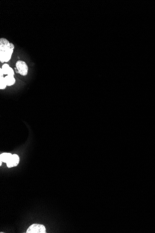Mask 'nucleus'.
<instances>
[{
    "instance_id": "f03ea898",
    "label": "nucleus",
    "mask_w": 155,
    "mask_h": 233,
    "mask_svg": "<svg viewBox=\"0 0 155 233\" xmlns=\"http://www.w3.org/2000/svg\"><path fill=\"white\" fill-rule=\"evenodd\" d=\"M16 68L18 70V73L22 76H26L28 73V67L25 62L22 61H17L16 63Z\"/></svg>"
},
{
    "instance_id": "7ed1b4c3",
    "label": "nucleus",
    "mask_w": 155,
    "mask_h": 233,
    "mask_svg": "<svg viewBox=\"0 0 155 233\" xmlns=\"http://www.w3.org/2000/svg\"><path fill=\"white\" fill-rule=\"evenodd\" d=\"M27 233H45V227L43 225L34 224L27 229Z\"/></svg>"
},
{
    "instance_id": "0eeeda50",
    "label": "nucleus",
    "mask_w": 155,
    "mask_h": 233,
    "mask_svg": "<svg viewBox=\"0 0 155 233\" xmlns=\"http://www.w3.org/2000/svg\"><path fill=\"white\" fill-rule=\"evenodd\" d=\"M5 81L7 86H12L14 85L16 82V80L14 76H7L4 78Z\"/></svg>"
},
{
    "instance_id": "423d86ee",
    "label": "nucleus",
    "mask_w": 155,
    "mask_h": 233,
    "mask_svg": "<svg viewBox=\"0 0 155 233\" xmlns=\"http://www.w3.org/2000/svg\"><path fill=\"white\" fill-rule=\"evenodd\" d=\"M12 155V154L10 153H4L1 154V155H0V162H1L0 165H1L2 162H4V163H7V162L10 161L11 157Z\"/></svg>"
},
{
    "instance_id": "1a4fd4ad",
    "label": "nucleus",
    "mask_w": 155,
    "mask_h": 233,
    "mask_svg": "<svg viewBox=\"0 0 155 233\" xmlns=\"http://www.w3.org/2000/svg\"><path fill=\"white\" fill-rule=\"evenodd\" d=\"M4 73H3V71H2V69L1 68L0 69V76H3Z\"/></svg>"
},
{
    "instance_id": "20e7f679",
    "label": "nucleus",
    "mask_w": 155,
    "mask_h": 233,
    "mask_svg": "<svg viewBox=\"0 0 155 233\" xmlns=\"http://www.w3.org/2000/svg\"><path fill=\"white\" fill-rule=\"evenodd\" d=\"M20 158L17 154H12L10 161L7 163V167L9 168L16 167L19 164Z\"/></svg>"
},
{
    "instance_id": "f257e3e1",
    "label": "nucleus",
    "mask_w": 155,
    "mask_h": 233,
    "mask_svg": "<svg viewBox=\"0 0 155 233\" xmlns=\"http://www.w3.org/2000/svg\"><path fill=\"white\" fill-rule=\"evenodd\" d=\"M15 46L4 38L0 39V61L3 63L10 60Z\"/></svg>"
},
{
    "instance_id": "39448f33",
    "label": "nucleus",
    "mask_w": 155,
    "mask_h": 233,
    "mask_svg": "<svg viewBox=\"0 0 155 233\" xmlns=\"http://www.w3.org/2000/svg\"><path fill=\"white\" fill-rule=\"evenodd\" d=\"M1 69H2L4 75H7V76H14V70H13V69L11 68L10 67V66L8 64H4L2 66Z\"/></svg>"
},
{
    "instance_id": "6e6552de",
    "label": "nucleus",
    "mask_w": 155,
    "mask_h": 233,
    "mask_svg": "<svg viewBox=\"0 0 155 233\" xmlns=\"http://www.w3.org/2000/svg\"><path fill=\"white\" fill-rule=\"evenodd\" d=\"M7 86L4 78L3 76H0V89H5Z\"/></svg>"
}]
</instances>
